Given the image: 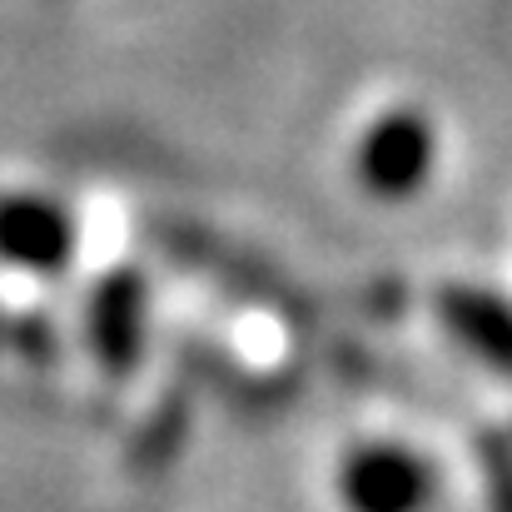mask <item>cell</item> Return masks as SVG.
<instances>
[{
	"label": "cell",
	"mask_w": 512,
	"mask_h": 512,
	"mask_svg": "<svg viewBox=\"0 0 512 512\" xmlns=\"http://www.w3.org/2000/svg\"><path fill=\"white\" fill-rule=\"evenodd\" d=\"M428 493H433L428 468L393 443L358 448L343 468V498L353 512H423Z\"/></svg>",
	"instance_id": "2"
},
{
	"label": "cell",
	"mask_w": 512,
	"mask_h": 512,
	"mask_svg": "<svg viewBox=\"0 0 512 512\" xmlns=\"http://www.w3.org/2000/svg\"><path fill=\"white\" fill-rule=\"evenodd\" d=\"M443 324L468 343L483 363L512 373V304L488 289H443L438 299Z\"/></svg>",
	"instance_id": "4"
},
{
	"label": "cell",
	"mask_w": 512,
	"mask_h": 512,
	"mask_svg": "<svg viewBox=\"0 0 512 512\" xmlns=\"http://www.w3.org/2000/svg\"><path fill=\"white\" fill-rule=\"evenodd\" d=\"M140 319H145V309H140V284H110L105 294H100V314H95V343H100V353L120 368V363H135V353H140Z\"/></svg>",
	"instance_id": "5"
},
{
	"label": "cell",
	"mask_w": 512,
	"mask_h": 512,
	"mask_svg": "<svg viewBox=\"0 0 512 512\" xmlns=\"http://www.w3.org/2000/svg\"><path fill=\"white\" fill-rule=\"evenodd\" d=\"M433 155V125L418 110H398L358 140V184L378 199H408L433 174Z\"/></svg>",
	"instance_id": "1"
},
{
	"label": "cell",
	"mask_w": 512,
	"mask_h": 512,
	"mask_svg": "<svg viewBox=\"0 0 512 512\" xmlns=\"http://www.w3.org/2000/svg\"><path fill=\"white\" fill-rule=\"evenodd\" d=\"M70 219L60 204L50 199H30V194H10L0 199V254L10 264L25 269H60L70 259Z\"/></svg>",
	"instance_id": "3"
}]
</instances>
